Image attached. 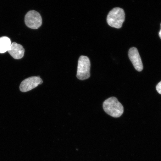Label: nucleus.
Wrapping results in <instances>:
<instances>
[{
	"mask_svg": "<svg viewBox=\"0 0 161 161\" xmlns=\"http://www.w3.org/2000/svg\"><path fill=\"white\" fill-rule=\"evenodd\" d=\"M11 45L9 38L3 36L0 38V53H4L8 51Z\"/></svg>",
	"mask_w": 161,
	"mask_h": 161,
	"instance_id": "8",
	"label": "nucleus"
},
{
	"mask_svg": "<svg viewBox=\"0 0 161 161\" xmlns=\"http://www.w3.org/2000/svg\"><path fill=\"white\" fill-rule=\"evenodd\" d=\"M90 60L87 56H81L78 61L77 75L78 79L84 80L88 79L90 76Z\"/></svg>",
	"mask_w": 161,
	"mask_h": 161,
	"instance_id": "3",
	"label": "nucleus"
},
{
	"mask_svg": "<svg viewBox=\"0 0 161 161\" xmlns=\"http://www.w3.org/2000/svg\"><path fill=\"white\" fill-rule=\"evenodd\" d=\"M156 89L158 93L161 94V81L157 84Z\"/></svg>",
	"mask_w": 161,
	"mask_h": 161,
	"instance_id": "9",
	"label": "nucleus"
},
{
	"mask_svg": "<svg viewBox=\"0 0 161 161\" xmlns=\"http://www.w3.org/2000/svg\"><path fill=\"white\" fill-rule=\"evenodd\" d=\"M8 52L14 59H19L23 58L25 49L21 45L13 42Z\"/></svg>",
	"mask_w": 161,
	"mask_h": 161,
	"instance_id": "7",
	"label": "nucleus"
},
{
	"mask_svg": "<svg viewBox=\"0 0 161 161\" xmlns=\"http://www.w3.org/2000/svg\"><path fill=\"white\" fill-rule=\"evenodd\" d=\"M125 19L124 10L120 8H115L110 11L107 18L108 25L112 27L120 29Z\"/></svg>",
	"mask_w": 161,
	"mask_h": 161,
	"instance_id": "2",
	"label": "nucleus"
},
{
	"mask_svg": "<svg viewBox=\"0 0 161 161\" xmlns=\"http://www.w3.org/2000/svg\"><path fill=\"white\" fill-rule=\"evenodd\" d=\"M128 56L134 67L139 72L142 71L143 66L139 53L136 48H131L128 52Z\"/></svg>",
	"mask_w": 161,
	"mask_h": 161,
	"instance_id": "6",
	"label": "nucleus"
},
{
	"mask_svg": "<svg viewBox=\"0 0 161 161\" xmlns=\"http://www.w3.org/2000/svg\"><path fill=\"white\" fill-rule=\"evenodd\" d=\"M159 37L161 39V30H160V31L159 32Z\"/></svg>",
	"mask_w": 161,
	"mask_h": 161,
	"instance_id": "10",
	"label": "nucleus"
},
{
	"mask_svg": "<svg viewBox=\"0 0 161 161\" xmlns=\"http://www.w3.org/2000/svg\"><path fill=\"white\" fill-rule=\"evenodd\" d=\"M43 80L40 76H33L26 78L21 82L19 86L21 92H26L29 91L43 83Z\"/></svg>",
	"mask_w": 161,
	"mask_h": 161,
	"instance_id": "5",
	"label": "nucleus"
},
{
	"mask_svg": "<svg viewBox=\"0 0 161 161\" xmlns=\"http://www.w3.org/2000/svg\"><path fill=\"white\" fill-rule=\"evenodd\" d=\"M103 106L106 113L113 117H120L124 113L123 106L117 98L114 97L104 101Z\"/></svg>",
	"mask_w": 161,
	"mask_h": 161,
	"instance_id": "1",
	"label": "nucleus"
},
{
	"mask_svg": "<svg viewBox=\"0 0 161 161\" xmlns=\"http://www.w3.org/2000/svg\"><path fill=\"white\" fill-rule=\"evenodd\" d=\"M25 23L30 29H37L42 25V19L41 15L38 12L31 10L28 12L25 17Z\"/></svg>",
	"mask_w": 161,
	"mask_h": 161,
	"instance_id": "4",
	"label": "nucleus"
}]
</instances>
